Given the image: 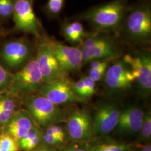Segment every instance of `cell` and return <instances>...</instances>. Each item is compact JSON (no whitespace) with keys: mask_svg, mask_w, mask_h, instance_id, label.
<instances>
[{"mask_svg":"<svg viewBox=\"0 0 151 151\" xmlns=\"http://www.w3.org/2000/svg\"><path fill=\"white\" fill-rule=\"evenodd\" d=\"M130 7L128 0H113L90 8L76 18L87 22L97 32L118 34Z\"/></svg>","mask_w":151,"mask_h":151,"instance_id":"6da1fadb","label":"cell"},{"mask_svg":"<svg viewBox=\"0 0 151 151\" xmlns=\"http://www.w3.org/2000/svg\"><path fill=\"white\" fill-rule=\"evenodd\" d=\"M130 45L144 47L151 42V8L143 1L131 7L118 34Z\"/></svg>","mask_w":151,"mask_h":151,"instance_id":"7a4b0ae2","label":"cell"},{"mask_svg":"<svg viewBox=\"0 0 151 151\" xmlns=\"http://www.w3.org/2000/svg\"><path fill=\"white\" fill-rule=\"evenodd\" d=\"M22 101L25 109L35 123L43 129L50 125L60 124L66 121L70 113L68 109L60 107L38 94L29 95Z\"/></svg>","mask_w":151,"mask_h":151,"instance_id":"3957f363","label":"cell"},{"mask_svg":"<svg viewBox=\"0 0 151 151\" xmlns=\"http://www.w3.org/2000/svg\"><path fill=\"white\" fill-rule=\"evenodd\" d=\"M105 32L87 34L78 47L81 49L83 65L96 60H114L120 58L122 50L113 39Z\"/></svg>","mask_w":151,"mask_h":151,"instance_id":"277c9868","label":"cell"},{"mask_svg":"<svg viewBox=\"0 0 151 151\" xmlns=\"http://www.w3.org/2000/svg\"><path fill=\"white\" fill-rule=\"evenodd\" d=\"M43 83V77L35 58H33L21 70L13 74L11 83L6 92L22 101L25 97L37 92Z\"/></svg>","mask_w":151,"mask_h":151,"instance_id":"5b68a950","label":"cell"},{"mask_svg":"<svg viewBox=\"0 0 151 151\" xmlns=\"http://www.w3.org/2000/svg\"><path fill=\"white\" fill-rule=\"evenodd\" d=\"M35 60L43 80L44 83L68 78L56 59L53 49V40L43 37L39 38Z\"/></svg>","mask_w":151,"mask_h":151,"instance_id":"8992f818","label":"cell"},{"mask_svg":"<svg viewBox=\"0 0 151 151\" xmlns=\"http://www.w3.org/2000/svg\"><path fill=\"white\" fill-rule=\"evenodd\" d=\"M109 65L104 76V84L108 93L118 95L129 90L135 81L130 65L123 58L114 60Z\"/></svg>","mask_w":151,"mask_h":151,"instance_id":"52a82bcc","label":"cell"},{"mask_svg":"<svg viewBox=\"0 0 151 151\" xmlns=\"http://www.w3.org/2000/svg\"><path fill=\"white\" fill-rule=\"evenodd\" d=\"M123 58L134 72L138 93L143 99L148 98L151 92V53L141 50L133 54H126Z\"/></svg>","mask_w":151,"mask_h":151,"instance_id":"ba28073f","label":"cell"},{"mask_svg":"<svg viewBox=\"0 0 151 151\" xmlns=\"http://www.w3.org/2000/svg\"><path fill=\"white\" fill-rule=\"evenodd\" d=\"M65 128L70 139L77 143L89 142L95 137L93 118L85 109L77 108L70 111Z\"/></svg>","mask_w":151,"mask_h":151,"instance_id":"9c48e42d","label":"cell"},{"mask_svg":"<svg viewBox=\"0 0 151 151\" xmlns=\"http://www.w3.org/2000/svg\"><path fill=\"white\" fill-rule=\"evenodd\" d=\"M122 109L116 101L100 103L95 110L93 118L95 135L104 137L116 128Z\"/></svg>","mask_w":151,"mask_h":151,"instance_id":"30bf717a","label":"cell"},{"mask_svg":"<svg viewBox=\"0 0 151 151\" xmlns=\"http://www.w3.org/2000/svg\"><path fill=\"white\" fill-rule=\"evenodd\" d=\"M37 93L60 106L85 102L76 94L69 78L43 83Z\"/></svg>","mask_w":151,"mask_h":151,"instance_id":"8fae6325","label":"cell"},{"mask_svg":"<svg viewBox=\"0 0 151 151\" xmlns=\"http://www.w3.org/2000/svg\"><path fill=\"white\" fill-rule=\"evenodd\" d=\"M32 2L33 0H15L12 15L17 30L39 37L40 25Z\"/></svg>","mask_w":151,"mask_h":151,"instance_id":"7c38bea8","label":"cell"},{"mask_svg":"<svg viewBox=\"0 0 151 151\" xmlns=\"http://www.w3.org/2000/svg\"><path fill=\"white\" fill-rule=\"evenodd\" d=\"M31 47L27 40L18 39L5 44L1 50V58L10 69L22 68L30 60Z\"/></svg>","mask_w":151,"mask_h":151,"instance_id":"4fadbf2b","label":"cell"},{"mask_svg":"<svg viewBox=\"0 0 151 151\" xmlns=\"http://www.w3.org/2000/svg\"><path fill=\"white\" fill-rule=\"evenodd\" d=\"M53 49L60 65L69 74L79 71L84 65L82 52L78 47L69 46L53 40Z\"/></svg>","mask_w":151,"mask_h":151,"instance_id":"5bb4252c","label":"cell"},{"mask_svg":"<svg viewBox=\"0 0 151 151\" xmlns=\"http://www.w3.org/2000/svg\"><path fill=\"white\" fill-rule=\"evenodd\" d=\"M145 113L139 107L130 105L122 110L115 133L120 135H134L141 129Z\"/></svg>","mask_w":151,"mask_h":151,"instance_id":"9a60e30c","label":"cell"},{"mask_svg":"<svg viewBox=\"0 0 151 151\" xmlns=\"http://www.w3.org/2000/svg\"><path fill=\"white\" fill-rule=\"evenodd\" d=\"M36 124L25 109H19L4 126V132L11 135L17 142L27 134Z\"/></svg>","mask_w":151,"mask_h":151,"instance_id":"2e32d148","label":"cell"},{"mask_svg":"<svg viewBox=\"0 0 151 151\" xmlns=\"http://www.w3.org/2000/svg\"><path fill=\"white\" fill-rule=\"evenodd\" d=\"M20 100L7 92L0 93V125L4 126L20 109Z\"/></svg>","mask_w":151,"mask_h":151,"instance_id":"e0dca14e","label":"cell"},{"mask_svg":"<svg viewBox=\"0 0 151 151\" xmlns=\"http://www.w3.org/2000/svg\"><path fill=\"white\" fill-rule=\"evenodd\" d=\"M44 129L35 124L27 135L18 142L19 150L32 151L42 143Z\"/></svg>","mask_w":151,"mask_h":151,"instance_id":"ac0fdd59","label":"cell"},{"mask_svg":"<svg viewBox=\"0 0 151 151\" xmlns=\"http://www.w3.org/2000/svg\"><path fill=\"white\" fill-rule=\"evenodd\" d=\"M87 147L88 151H129L132 145L116 141L104 140L87 145Z\"/></svg>","mask_w":151,"mask_h":151,"instance_id":"d6986e66","label":"cell"},{"mask_svg":"<svg viewBox=\"0 0 151 151\" xmlns=\"http://www.w3.org/2000/svg\"><path fill=\"white\" fill-rule=\"evenodd\" d=\"M109 62L106 60H96L91 62L88 76L96 82L103 80L109 65Z\"/></svg>","mask_w":151,"mask_h":151,"instance_id":"ffe728a7","label":"cell"},{"mask_svg":"<svg viewBox=\"0 0 151 151\" xmlns=\"http://www.w3.org/2000/svg\"><path fill=\"white\" fill-rule=\"evenodd\" d=\"M151 111H148L145 114L142 125L137 141L138 143H144L151 139Z\"/></svg>","mask_w":151,"mask_h":151,"instance_id":"44dd1931","label":"cell"},{"mask_svg":"<svg viewBox=\"0 0 151 151\" xmlns=\"http://www.w3.org/2000/svg\"><path fill=\"white\" fill-rule=\"evenodd\" d=\"M18 142L11 135L4 132L0 137V151H19Z\"/></svg>","mask_w":151,"mask_h":151,"instance_id":"7402d4cb","label":"cell"},{"mask_svg":"<svg viewBox=\"0 0 151 151\" xmlns=\"http://www.w3.org/2000/svg\"><path fill=\"white\" fill-rule=\"evenodd\" d=\"M65 4V0H48L46 11L49 15L56 17L60 15Z\"/></svg>","mask_w":151,"mask_h":151,"instance_id":"603a6c76","label":"cell"},{"mask_svg":"<svg viewBox=\"0 0 151 151\" xmlns=\"http://www.w3.org/2000/svg\"><path fill=\"white\" fill-rule=\"evenodd\" d=\"M62 32L65 40L72 45H79L81 40L76 35L72 28L70 27V22L63 23L62 27Z\"/></svg>","mask_w":151,"mask_h":151,"instance_id":"cb8c5ba5","label":"cell"},{"mask_svg":"<svg viewBox=\"0 0 151 151\" xmlns=\"http://www.w3.org/2000/svg\"><path fill=\"white\" fill-rule=\"evenodd\" d=\"M13 73L0 65V93L7 91L11 83Z\"/></svg>","mask_w":151,"mask_h":151,"instance_id":"d4e9b609","label":"cell"},{"mask_svg":"<svg viewBox=\"0 0 151 151\" xmlns=\"http://www.w3.org/2000/svg\"><path fill=\"white\" fill-rule=\"evenodd\" d=\"M44 133L59 137L65 139H67V137H68L66 128L60 125V124H53L46 127L44 129Z\"/></svg>","mask_w":151,"mask_h":151,"instance_id":"484cf974","label":"cell"},{"mask_svg":"<svg viewBox=\"0 0 151 151\" xmlns=\"http://www.w3.org/2000/svg\"><path fill=\"white\" fill-rule=\"evenodd\" d=\"M66 139L59 137L50 135L43 133L42 143L44 145L55 147L64 144Z\"/></svg>","mask_w":151,"mask_h":151,"instance_id":"4316f807","label":"cell"},{"mask_svg":"<svg viewBox=\"0 0 151 151\" xmlns=\"http://www.w3.org/2000/svg\"><path fill=\"white\" fill-rule=\"evenodd\" d=\"M72 87L76 93V94L78 96L83 100L85 101H86V88L85 86V84L83 80L81 77L79 80L76 82H72Z\"/></svg>","mask_w":151,"mask_h":151,"instance_id":"83f0119b","label":"cell"},{"mask_svg":"<svg viewBox=\"0 0 151 151\" xmlns=\"http://www.w3.org/2000/svg\"><path fill=\"white\" fill-rule=\"evenodd\" d=\"M83 80L86 88V95L87 100L93 96L96 91V82L93 81L88 76H83L81 77Z\"/></svg>","mask_w":151,"mask_h":151,"instance_id":"f1b7e54d","label":"cell"},{"mask_svg":"<svg viewBox=\"0 0 151 151\" xmlns=\"http://www.w3.org/2000/svg\"><path fill=\"white\" fill-rule=\"evenodd\" d=\"M70 27L72 28L73 30L77 35L78 38L82 41V39L86 35L87 33L85 32V29L83 25L81 22L78 21H75V22H70Z\"/></svg>","mask_w":151,"mask_h":151,"instance_id":"f546056e","label":"cell"},{"mask_svg":"<svg viewBox=\"0 0 151 151\" xmlns=\"http://www.w3.org/2000/svg\"><path fill=\"white\" fill-rule=\"evenodd\" d=\"M60 151H88L87 145H84L82 143H73L70 145L62 150Z\"/></svg>","mask_w":151,"mask_h":151,"instance_id":"4dcf8cb0","label":"cell"},{"mask_svg":"<svg viewBox=\"0 0 151 151\" xmlns=\"http://www.w3.org/2000/svg\"><path fill=\"white\" fill-rule=\"evenodd\" d=\"M32 151H60L55 147L47 146L42 143L40 146H38L35 150Z\"/></svg>","mask_w":151,"mask_h":151,"instance_id":"1f68e13d","label":"cell"},{"mask_svg":"<svg viewBox=\"0 0 151 151\" xmlns=\"http://www.w3.org/2000/svg\"><path fill=\"white\" fill-rule=\"evenodd\" d=\"M0 16L7 17L6 0H0Z\"/></svg>","mask_w":151,"mask_h":151,"instance_id":"d6a6232c","label":"cell"},{"mask_svg":"<svg viewBox=\"0 0 151 151\" xmlns=\"http://www.w3.org/2000/svg\"><path fill=\"white\" fill-rule=\"evenodd\" d=\"M139 151H151V143H148L141 148Z\"/></svg>","mask_w":151,"mask_h":151,"instance_id":"836d02e7","label":"cell"},{"mask_svg":"<svg viewBox=\"0 0 151 151\" xmlns=\"http://www.w3.org/2000/svg\"><path fill=\"white\" fill-rule=\"evenodd\" d=\"M4 133V128L3 126L0 125V137H1V135H2V134Z\"/></svg>","mask_w":151,"mask_h":151,"instance_id":"e575fe53","label":"cell"},{"mask_svg":"<svg viewBox=\"0 0 151 151\" xmlns=\"http://www.w3.org/2000/svg\"><path fill=\"white\" fill-rule=\"evenodd\" d=\"M1 29H0V35H1Z\"/></svg>","mask_w":151,"mask_h":151,"instance_id":"d590c367","label":"cell"}]
</instances>
